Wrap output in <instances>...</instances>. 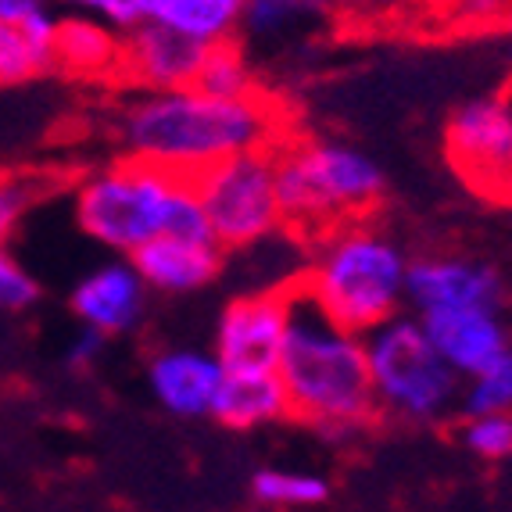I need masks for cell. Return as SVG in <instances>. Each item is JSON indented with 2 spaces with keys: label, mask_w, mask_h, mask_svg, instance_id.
I'll return each mask as SVG.
<instances>
[{
  "label": "cell",
  "mask_w": 512,
  "mask_h": 512,
  "mask_svg": "<svg viewBox=\"0 0 512 512\" xmlns=\"http://www.w3.org/2000/svg\"><path fill=\"white\" fill-rule=\"evenodd\" d=\"M126 158L165 169L194 183L201 172L244 151H273L287 137V119L265 94L222 101L183 90H133L111 119Z\"/></svg>",
  "instance_id": "cell-1"
},
{
  "label": "cell",
  "mask_w": 512,
  "mask_h": 512,
  "mask_svg": "<svg viewBox=\"0 0 512 512\" xmlns=\"http://www.w3.org/2000/svg\"><path fill=\"white\" fill-rule=\"evenodd\" d=\"M409 255L373 219H351L308 240L298 294L351 333L384 326L405 308Z\"/></svg>",
  "instance_id": "cell-2"
},
{
  "label": "cell",
  "mask_w": 512,
  "mask_h": 512,
  "mask_svg": "<svg viewBox=\"0 0 512 512\" xmlns=\"http://www.w3.org/2000/svg\"><path fill=\"white\" fill-rule=\"evenodd\" d=\"M72 212L86 237L119 258H133L162 233L212 237L194 183L126 154L86 172Z\"/></svg>",
  "instance_id": "cell-3"
},
{
  "label": "cell",
  "mask_w": 512,
  "mask_h": 512,
  "mask_svg": "<svg viewBox=\"0 0 512 512\" xmlns=\"http://www.w3.org/2000/svg\"><path fill=\"white\" fill-rule=\"evenodd\" d=\"M291 416L323 430L362 427L376 412L373 380H369L366 341L326 319L294 287V312L280 366Z\"/></svg>",
  "instance_id": "cell-4"
},
{
  "label": "cell",
  "mask_w": 512,
  "mask_h": 512,
  "mask_svg": "<svg viewBox=\"0 0 512 512\" xmlns=\"http://www.w3.org/2000/svg\"><path fill=\"white\" fill-rule=\"evenodd\" d=\"M276 187L287 230L301 237L369 219L384 197V169L373 154L333 137H283L276 147Z\"/></svg>",
  "instance_id": "cell-5"
},
{
  "label": "cell",
  "mask_w": 512,
  "mask_h": 512,
  "mask_svg": "<svg viewBox=\"0 0 512 512\" xmlns=\"http://www.w3.org/2000/svg\"><path fill=\"white\" fill-rule=\"evenodd\" d=\"M362 341L376 409L402 419H437L452 409L459 376L430 344L423 319L398 312L384 326L369 330Z\"/></svg>",
  "instance_id": "cell-6"
},
{
  "label": "cell",
  "mask_w": 512,
  "mask_h": 512,
  "mask_svg": "<svg viewBox=\"0 0 512 512\" xmlns=\"http://www.w3.org/2000/svg\"><path fill=\"white\" fill-rule=\"evenodd\" d=\"M194 190L222 251L262 248L287 230L276 187V147L233 154L212 165L194 180Z\"/></svg>",
  "instance_id": "cell-7"
},
{
  "label": "cell",
  "mask_w": 512,
  "mask_h": 512,
  "mask_svg": "<svg viewBox=\"0 0 512 512\" xmlns=\"http://www.w3.org/2000/svg\"><path fill=\"white\" fill-rule=\"evenodd\" d=\"M444 151L470 190L512 201V108L502 94L459 104L444 129Z\"/></svg>",
  "instance_id": "cell-8"
},
{
  "label": "cell",
  "mask_w": 512,
  "mask_h": 512,
  "mask_svg": "<svg viewBox=\"0 0 512 512\" xmlns=\"http://www.w3.org/2000/svg\"><path fill=\"white\" fill-rule=\"evenodd\" d=\"M294 312V287L233 298L215 323V359L222 369H276Z\"/></svg>",
  "instance_id": "cell-9"
},
{
  "label": "cell",
  "mask_w": 512,
  "mask_h": 512,
  "mask_svg": "<svg viewBox=\"0 0 512 512\" xmlns=\"http://www.w3.org/2000/svg\"><path fill=\"white\" fill-rule=\"evenodd\" d=\"M405 305L419 319L437 316V312H462V308H498L502 276L477 258L427 255L409 265Z\"/></svg>",
  "instance_id": "cell-10"
},
{
  "label": "cell",
  "mask_w": 512,
  "mask_h": 512,
  "mask_svg": "<svg viewBox=\"0 0 512 512\" xmlns=\"http://www.w3.org/2000/svg\"><path fill=\"white\" fill-rule=\"evenodd\" d=\"M208 47L158 22L122 33V83L133 90H183L197 83Z\"/></svg>",
  "instance_id": "cell-11"
},
{
  "label": "cell",
  "mask_w": 512,
  "mask_h": 512,
  "mask_svg": "<svg viewBox=\"0 0 512 512\" xmlns=\"http://www.w3.org/2000/svg\"><path fill=\"white\" fill-rule=\"evenodd\" d=\"M147 294L151 291L140 280L137 265L129 258H111L79 276V283L72 287V312L86 330L101 337H119L144 319Z\"/></svg>",
  "instance_id": "cell-12"
},
{
  "label": "cell",
  "mask_w": 512,
  "mask_h": 512,
  "mask_svg": "<svg viewBox=\"0 0 512 512\" xmlns=\"http://www.w3.org/2000/svg\"><path fill=\"white\" fill-rule=\"evenodd\" d=\"M430 344L437 348L455 376H477L502 362L512 351V337L505 330L498 308H462V312H437L423 316Z\"/></svg>",
  "instance_id": "cell-13"
},
{
  "label": "cell",
  "mask_w": 512,
  "mask_h": 512,
  "mask_svg": "<svg viewBox=\"0 0 512 512\" xmlns=\"http://www.w3.org/2000/svg\"><path fill=\"white\" fill-rule=\"evenodd\" d=\"M226 251L215 237H183V233H162L137 251L129 262L137 265L147 291L158 294H194L215 283Z\"/></svg>",
  "instance_id": "cell-14"
},
{
  "label": "cell",
  "mask_w": 512,
  "mask_h": 512,
  "mask_svg": "<svg viewBox=\"0 0 512 512\" xmlns=\"http://www.w3.org/2000/svg\"><path fill=\"white\" fill-rule=\"evenodd\" d=\"M222 376L226 369L215 359V351L197 348H165L147 366V384H151L154 398L162 402V409L183 419L212 416Z\"/></svg>",
  "instance_id": "cell-15"
},
{
  "label": "cell",
  "mask_w": 512,
  "mask_h": 512,
  "mask_svg": "<svg viewBox=\"0 0 512 512\" xmlns=\"http://www.w3.org/2000/svg\"><path fill=\"white\" fill-rule=\"evenodd\" d=\"M54 69L86 83L122 79V33L86 15H65L54 33Z\"/></svg>",
  "instance_id": "cell-16"
},
{
  "label": "cell",
  "mask_w": 512,
  "mask_h": 512,
  "mask_svg": "<svg viewBox=\"0 0 512 512\" xmlns=\"http://www.w3.org/2000/svg\"><path fill=\"white\" fill-rule=\"evenodd\" d=\"M287 412L291 405H287V391L276 369H226L212 405V416L233 430L265 427Z\"/></svg>",
  "instance_id": "cell-17"
},
{
  "label": "cell",
  "mask_w": 512,
  "mask_h": 512,
  "mask_svg": "<svg viewBox=\"0 0 512 512\" xmlns=\"http://www.w3.org/2000/svg\"><path fill=\"white\" fill-rule=\"evenodd\" d=\"M248 0H151L147 18L165 29L190 36V40L215 47L237 40Z\"/></svg>",
  "instance_id": "cell-18"
},
{
  "label": "cell",
  "mask_w": 512,
  "mask_h": 512,
  "mask_svg": "<svg viewBox=\"0 0 512 512\" xmlns=\"http://www.w3.org/2000/svg\"><path fill=\"white\" fill-rule=\"evenodd\" d=\"M333 0H248L240 33L251 43H280L312 36L333 15Z\"/></svg>",
  "instance_id": "cell-19"
},
{
  "label": "cell",
  "mask_w": 512,
  "mask_h": 512,
  "mask_svg": "<svg viewBox=\"0 0 512 512\" xmlns=\"http://www.w3.org/2000/svg\"><path fill=\"white\" fill-rule=\"evenodd\" d=\"M197 90L208 97H222V101H240V97H258V76L251 58L244 54V47H237V40L215 43L208 47L205 65L197 72Z\"/></svg>",
  "instance_id": "cell-20"
},
{
  "label": "cell",
  "mask_w": 512,
  "mask_h": 512,
  "mask_svg": "<svg viewBox=\"0 0 512 512\" xmlns=\"http://www.w3.org/2000/svg\"><path fill=\"white\" fill-rule=\"evenodd\" d=\"M47 69H54V43L22 33V29L0 26V90L29 83Z\"/></svg>",
  "instance_id": "cell-21"
},
{
  "label": "cell",
  "mask_w": 512,
  "mask_h": 512,
  "mask_svg": "<svg viewBox=\"0 0 512 512\" xmlns=\"http://www.w3.org/2000/svg\"><path fill=\"white\" fill-rule=\"evenodd\" d=\"M258 502L280 505V509H305L326 498V480L305 470H262L251 480Z\"/></svg>",
  "instance_id": "cell-22"
},
{
  "label": "cell",
  "mask_w": 512,
  "mask_h": 512,
  "mask_svg": "<svg viewBox=\"0 0 512 512\" xmlns=\"http://www.w3.org/2000/svg\"><path fill=\"white\" fill-rule=\"evenodd\" d=\"M512 412V351L484 373L470 376L466 387V416Z\"/></svg>",
  "instance_id": "cell-23"
},
{
  "label": "cell",
  "mask_w": 512,
  "mask_h": 512,
  "mask_svg": "<svg viewBox=\"0 0 512 512\" xmlns=\"http://www.w3.org/2000/svg\"><path fill=\"white\" fill-rule=\"evenodd\" d=\"M444 26L466 29V33H484L512 22V0H441L434 11Z\"/></svg>",
  "instance_id": "cell-24"
},
{
  "label": "cell",
  "mask_w": 512,
  "mask_h": 512,
  "mask_svg": "<svg viewBox=\"0 0 512 512\" xmlns=\"http://www.w3.org/2000/svg\"><path fill=\"white\" fill-rule=\"evenodd\" d=\"M51 4L69 11V15L97 18V22L111 26L115 33H129L140 22H147V4L151 0H51Z\"/></svg>",
  "instance_id": "cell-25"
},
{
  "label": "cell",
  "mask_w": 512,
  "mask_h": 512,
  "mask_svg": "<svg viewBox=\"0 0 512 512\" xmlns=\"http://www.w3.org/2000/svg\"><path fill=\"white\" fill-rule=\"evenodd\" d=\"M462 441L480 459H505V455H512V412L470 416L466 427H462Z\"/></svg>",
  "instance_id": "cell-26"
},
{
  "label": "cell",
  "mask_w": 512,
  "mask_h": 512,
  "mask_svg": "<svg viewBox=\"0 0 512 512\" xmlns=\"http://www.w3.org/2000/svg\"><path fill=\"white\" fill-rule=\"evenodd\" d=\"M61 15L54 11L51 0H0V26L22 29L29 36L54 43Z\"/></svg>",
  "instance_id": "cell-27"
},
{
  "label": "cell",
  "mask_w": 512,
  "mask_h": 512,
  "mask_svg": "<svg viewBox=\"0 0 512 512\" xmlns=\"http://www.w3.org/2000/svg\"><path fill=\"white\" fill-rule=\"evenodd\" d=\"M33 201H36L33 183L18 180V176H0V248H4L18 233V226L26 222Z\"/></svg>",
  "instance_id": "cell-28"
},
{
  "label": "cell",
  "mask_w": 512,
  "mask_h": 512,
  "mask_svg": "<svg viewBox=\"0 0 512 512\" xmlns=\"http://www.w3.org/2000/svg\"><path fill=\"white\" fill-rule=\"evenodd\" d=\"M40 294L33 276L8 255V248H0V312H22L29 308Z\"/></svg>",
  "instance_id": "cell-29"
},
{
  "label": "cell",
  "mask_w": 512,
  "mask_h": 512,
  "mask_svg": "<svg viewBox=\"0 0 512 512\" xmlns=\"http://www.w3.org/2000/svg\"><path fill=\"white\" fill-rule=\"evenodd\" d=\"M104 341H108V337H101V333L86 330V326H83V330H79L76 337H72L69 351H65V359H69V366H72V369H90L97 359H101Z\"/></svg>",
  "instance_id": "cell-30"
},
{
  "label": "cell",
  "mask_w": 512,
  "mask_h": 512,
  "mask_svg": "<svg viewBox=\"0 0 512 512\" xmlns=\"http://www.w3.org/2000/svg\"><path fill=\"white\" fill-rule=\"evenodd\" d=\"M437 4H441V0H373V4H369V8H419V11H430V15H434L437 11Z\"/></svg>",
  "instance_id": "cell-31"
},
{
  "label": "cell",
  "mask_w": 512,
  "mask_h": 512,
  "mask_svg": "<svg viewBox=\"0 0 512 512\" xmlns=\"http://www.w3.org/2000/svg\"><path fill=\"white\" fill-rule=\"evenodd\" d=\"M373 0H333V8L344 11V8H369Z\"/></svg>",
  "instance_id": "cell-32"
},
{
  "label": "cell",
  "mask_w": 512,
  "mask_h": 512,
  "mask_svg": "<svg viewBox=\"0 0 512 512\" xmlns=\"http://www.w3.org/2000/svg\"><path fill=\"white\" fill-rule=\"evenodd\" d=\"M502 97H505V101H509V108H512V83L505 86V94H502Z\"/></svg>",
  "instance_id": "cell-33"
}]
</instances>
